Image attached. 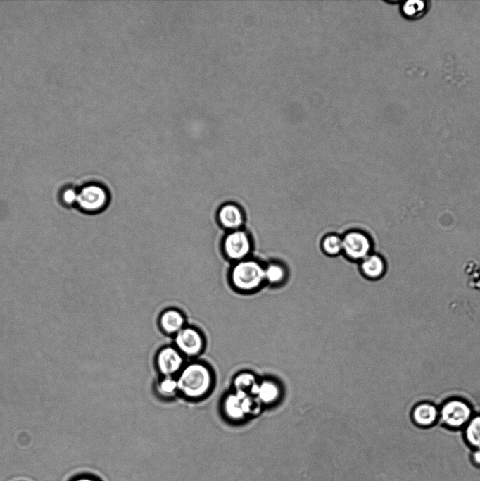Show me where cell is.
Segmentation results:
<instances>
[{
  "instance_id": "1",
  "label": "cell",
  "mask_w": 480,
  "mask_h": 481,
  "mask_svg": "<svg viewBox=\"0 0 480 481\" xmlns=\"http://www.w3.org/2000/svg\"><path fill=\"white\" fill-rule=\"evenodd\" d=\"M178 393L193 401L202 399L211 391L214 375L208 366L201 361H192L177 375Z\"/></svg>"
},
{
  "instance_id": "2",
  "label": "cell",
  "mask_w": 480,
  "mask_h": 481,
  "mask_svg": "<svg viewBox=\"0 0 480 481\" xmlns=\"http://www.w3.org/2000/svg\"><path fill=\"white\" fill-rule=\"evenodd\" d=\"M228 280L232 289L242 294L253 293L265 283L264 265L258 259L247 258L233 263Z\"/></svg>"
},
{
  "instance_id": "3",
  "label": "cell",
  "mask_w": 480,
  "mask_h": 481,
  "mask_svg": "<svg viewBox=\"0 0 480 481\" xmlns=\"http://www.w3.org/2000/svg\"><path fill=\"white\" fill-rule=\"evenodd\" d=\"M110 201L108 187L101 182L90 181L78 188L75 207L85 214L97 215L108 207Z\"/></svg>"
},
{
  "instance_id": "4",
  "label": "cell",
  "mask_w": 480,
  "mask_h": 481,
  "mask_svg": "<svg viewBox=\"0 0 480 481\" xmlns=\"http://www.w3.org/2000/svg\"><path fill=\"white\" fill-rule=\"evenodd\" d=\"M438 408V421L451 430L463 429L474 416L471 404L460 397L448 399Z\"/></svg>"
},
{
  "instance_id": "5",
  "label": "cell",
  "mask_w": 480,
  "mask_h": 481,
  "mask_svg": "<svg viewBox=\"0 0 480 481\" xmlns=\"http://www.w3.org/2000/svg\"><path fill=\"white\" fill-rule=\"evenodd\" d=\"M224 256L231 263H235L250 257L253 244L249 232L245 229L227 232L222 240Z\"/></svg>"
},
{
  "instance_id": "6",
  "label": "cell",
  "mask_w": 480,
  "mask_h": 481,
  "mask_svg": "<svg viewBox=\"0 0 480 481\" xmlns=\"http://www.w3.org/2000/svg\"><path fill=\"white\" fill-rule=\"evenodd\" d=\"M342 254L349 260L360 261L370 254V237L360 230H350L342 236Z\"/></svg>"
},
{
  "instance_id": "7",
  "label": "cell",
  "mask_w": 480,
  "mask_h": 481,
  "mask_svg": "<svg viewBox=\"0 0 480 481\" xmlns=\"http://www.w3.org/2000/svg\"><path fill=\"white\" fill-rule=\"evenodd\" d=\"M175 346L185 357L200 355L205 347V339L197 328L185 325L174 335Z\"/></svg>"
},
{
  "instance_id": "8",
  "label": "cell",
  "mask_w": 480,
  "mask_h": 481,
  "mask_svg": "<svg viewBox=\"0 0 480 481\" xmlns=\"http://www.w3.org/2000/svg\"><path fill=\"white\" fill-rule=\"evenodd\" d=\"M156 366L163 377H174L184 366V356L175 346H165L157 352Z\"/></svg>"
},
{
  "instance_id": "9",
  "label": "cell",
  "mask_w": 480,
  "mask_h": 481,
  "mask_svg": "<svg viewBox=\"0 0 480 481\" xmlns=\"http://www.w3.org/2000/svg\"><path fill=\"white\" fill-rule=\"evenodd\" d=\"M216 217L219 225L226 232L244 228L246 220L244 208L234 201H227L221 204Z\"/></svg>"
},
{
  "instance_id": "10",
  "label": "cell",
  "mask_w": 480,
  "mask_h": 481,
  "mask_svg": "<svg viewBox=\"0 0 480 481\" xmlns=\"http://www.w3.org/2000/svg\"><path fill=\"white\" fill-rule=\"evenodd\" d=\"M252 404L245 392L238 391L227 394L223 401V411L227 418L233 420L242 419L248 413Z\"/></svg>"
},
{
  "instance_id": "11",
  "label": "cell",
  "mask_w": 480,
  "mask_h": 481,
  "mask_svg": "<svg viewBox=\"0 0 480 481\" xmlns=\"http://www.w3.org/2000/svg\"><path fill=\"white\" fill-rule=\"evenodd\" d=\"M411 418L420 427H431L439 420V408L429 401L419 402L412 408Z\"/></svg>"
},
{
  "instance_id": "12",
  "label": "cell",
  "mask_w": 480,
  "mask_h": 481,
  "mask_svg": "<svg viewBox=\"0 0 480 481\" xmlns=\"http://www.w3.org/2000/svg\"><path fill=\"white\" fill-rule=\"evenodd\" d=\"M185 323L184 313L175 308L163 310L158 318V325L163 333L173 336L186 325Z\"/></svg>"
},
{
  "instance_id": "13",
  "label": "cell",
  "mask_w": 480,
  "mask_h": 481,
  "mask_svg": "<svg viewBox=\"0 0 480 481\" xmlns=\"http://www.w3.org/2000/svg\"><path fill=\"white\" fill-rule=\"evenodd\" d=\"M359 268L363 276L370 280H376L384 275L385 264L381 256L370 254L360 261Z\"/></svg>"
},
{
  "instance_id": "14",
  "label": "cell",
  "mask_w": 480,
  "mask_h": 481,
  "mask_svg": "<svg viewBox=\"0 0 480 481\" xmlns=\"http://www.w3.org/2000/svg\"><path fill=\"white\" fill-rule=\"evenodd\" d=\"M265 282L271 285H279L286 281L288 270L285 265L277 261H272L264 265Z\"/></svg>"
},
{
  "instance_id": "15",
  "label": "cell",
  "mask_w": 480,
  "mask_h": 481,
  "mask_svg": "<svg viewBox=\"0 0 480 481\" xmlns=\"http://www.w3.org/2000/svg\"><path fill=\"white\" fill-rule=\"evenodd\" d=\"M464 439L472 449H480V413L474 414L463 428Z\"/></svg>"
},
{
  "instance_id": "16",
  "label": "cell",
  "mask_w": 480,
  "mask_h": 481,
  "mask_svg": "<svg viewBox=\"0 0 480 481\" xmlns=\"http://www.w3.org/2000/svg\"><path fill=\"white\" fill-rule=\"evenodd\" d=\"M429 4L425 0H408L401 5V13L408 19L417 20L427 12Z\"/></svg>"
},
{
  "instance_id": "17",
  "label": "cell",
  "mask_w": 480,
  "mask_h": 481,
  "mask_svg": "<svg viewBox=\"0 0 480 481\" xmlns=\"http://www.w3.org/2000/svg\"><path fill=\"white\" fill-rule=\"evenodd\" d=\"M321 249L324 254L335 257L342 254V236L336 233H329L322 237Z\"/></svg>"
},
{
  "instance_id": "18",
  "label": "cell",
  "mask_w": 480,
  "mask_h": 481,
  "mask_svg": "<svg viewBox=\"0 0 480 481\" xmlns=\"http://www.w3.org/2000/svg\"><path fill=\"white\" fill-rule=\"evenodd\" d=\"M252 392L257 394L262 401L268 404L277 399L279 392L274 382L265 381L260 385H256Z\"/></svg>"
},
{
  "instance_id": "19",
  "label": "cell",
  "mask_w": 480,
  "mask_h": 481,
  "mask_svg": "<svg viewBox=\"0 0 480 481\" xmlns=\"http://www.w3.org/2000/svg\"><path fill=\"white\" fill-rule=\"evenodd\" d=\"M158 394L165 399H170L178 394L177 379L174 377H163L156 385Z\"/></svg>"
},
{
  "instance_id": "20",
  "label": "cell",
  "mask_w": 480,
  "mask_h": 481,
  "mask_svg": "<svg viewBox=\"0 0 480 481\" xmlns=\"http://www.w3.org/2000/svg\"><path fill=\"white\" fill-rule=\"evenodd\" d=\"M78 194V188L68 185L63 187L59 192L60 202L66 207L75 206Z\"/></svg>"
},
{
  "instance_id": "21",
  "label": "cell",
  "mask_w": 480,
  "mask_h": 481,
  "mask_svg": "<svg viewBox=\"0 0 480 481\" xmlns=\"http://www.w3.org/2000/svg\"><path fill=\"white\" fill-rule=\"evenodd\" d=\"M234 385L236 390L244 391V389L249 387L252 391L254 387L256 385V383L255 377L252 374L244 373L239 375L236 377L234 380Z\"/></svg>"
},
{
  "instance_id": "22",
  "label": "cell",
  "mask_w": 480,
  "mask_h": 481,
  "mask_svg": "<svg viewBox=\"0 0 480 481\" xmlns=\"http://www.w3.org/2000/svg\"><path fill=\"white\" fill-rule=\"evenodd\" d=\"M470 458L475 466L480 467V449H472Z\"/></svg>"
},
{
  "instance_id": "23",
  "label": "cell",
  "mask_w": 480,
  "mask_h": 481,
  "mask_svg": "<svg viewBox=\"0 0 480 481\" xmlns=\"http://www.w3.org/2000/svg\"><path fill=\"white\" fill-rule=\"evenodd\" d=\"M70 481H99L96 478L88 475H80L74 477Z\"/></svg>"
}]
</instances>
